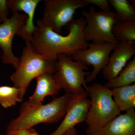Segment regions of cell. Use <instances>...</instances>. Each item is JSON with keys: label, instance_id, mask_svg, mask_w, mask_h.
Segmentation results:
<instances>
[{"label": "cell", "instance_id": "cell-1", "mask_svg": "<svg viewBox=\"0 0 135 135\" xmlns=\"http://www.w3.org/2000/svg\"><path fill=\"white\" fill-rule=\"evenodd\" d=\"M86 24L83 17L73 20L66 26L69 33L64 36L46 26L41 19H38L31 44L37 53L48 59L57 60L60 54L71 56L88 47L83 33Z\"/></svg>", "mask_w": 135, "mask_h": 135}, {"label": "cell", "instance_id": "cell-2", "mask_svg": "<svg viewBox=\"0 0 135 135\" xmlns=\"http://www.w3.org/2000/svg\"><path fill=\"white\" fill-rule=\"evenodd\" d=\"M73 95L66 93L54 98L48 104L34 107H29L23 103L20 109L19 116L9 122L7 133L32 128L39 123L51 124L58 122L65 116Z\"/></svg>", "mask_w": 135, "mask_h": 135}, {"label": "cell", "instance_id": "cell-3", "mask_svg": "<svg viewBox=\"0 0 135 135\" xmlns=\"http://www.w3.org/2000/svg\"><path fill=\"white\" fill-rule=\"evenodd\" d=\"M26 43L18 66L10 77L14 86L20 89L23 98L32 80L44 73L54 74L56 72L57 62V60L48 59L41 55L30 42Z\"/></svg>", "mask_w": 135, "mask_h": 135}, {"label": "cell", "instance_id": "cell-4", "mask_svg": "<svg viewBox=\"0 0 135 135\" xmlns=\"http://www.w3.org/2000/svg\"><path fill=\"white\" fill-rule=\"evenodd\" d=\"M88 92L91 98L86 122V133L101 128L120 114L113 99L111 89L104 85L95 83L88 86Z\"/></svg>", "mask_w": 135, "mask_h": 135}, {"label": "cell", "instance_id": "cell-5", "mask_svg": "<svg viewBox=\"0 0 135 135\" xmlns=\"http://www.w3.org/2000/svg\"><path fill=\"white\" fill-rule=\"evenodd\" d=\"M88 66L80 61L73 60L71 56L60 54L58 56L54 79L67 94L79 95L88 92L85 76L90 73L84 71Z\"/></svg>", "mask_w": 135, "mask_h": 135}, {"label": "cell", "instance_id": "cell-6", "mask_svg": "<svg viewBox=\"0 0 135 135\" xmlns=\"http://www.w3.org/2000/svg\"><path fill=\"white\" fill-rule=\"evenodd\" d=\"M81 14L86 22L83 30L86 41L94 44L117 43L118 41L112 33L113 26L118 22L115 12L97 11L91 7L89 11H83Z\"/></svg>", "mask_w": 135, "mask_h": 135}, {"label": "cell", "instance_id": "cell-7", "mask_svg": "<svg viewBox=\"0 0 135 135\" xmlns=\"http://www.w3.org/2000/svg\"><path fill=\"white\" fill-rule=\"evenodd\" d=\"M88 5L85 0H46L42 22L61 34L62 28L74 19L76 11Z\"/></svg>", "mask_w": 135, "mask_h": 135}, {"label": "cell", "instance_id": "cell-8", "mask_svg": "<svg viewBox=\"0 0 135 135\" xmlns=\"http://www.w3.org/2000/svg\"><path fill=\"white\" fill-rule=\"evenodd\" d=\"M115 45L111 43H92L88 44V48L79 50L71 56L73 60L81 61L88 66L92 65L94 68L92 73L86 78V83L95 79L105 67Z\"/></svg>", "mask_w": 135, "mask_h": 135}, {"label": "cell", "instance_id": "cell-9", "mask_svg": "<svg viewBox=\"0 0 135 135\" xmlns=\"http://www.w3.org/2000/svg\"><path fill=\"white\" fill-rule=\"evenodd\" d=\"M10 18L0 25V47L2 50L1 59L5 64L12 65L15 69L18 66L20 58L14 55L12 42L14 37L24 26L27 17L26 14L12 12Z\"/></svg>", "mask_w": 135, "mask_h": 135}, {"label": "cell", "instance_id": "cell-10", "mask_svg": "<svg viewBox=\"0 0 135 135\" xmlns=\"http://www.w3.org/2000/svg\"><path fill=\"white\" fill-rule=\"evenodd\" d=\"M88 92L73 95L68 106L64 118L60 125L49 135H62L79 123L86 122L90 106Z\"/></svg>", "mask_w": 135, "mask_h": 135}, {"label": "cell", "instance_id": "cell-11", "mask_svg": "<svg viewBox=\"0 0 135 135\" xmlns=\"http://www.w3.org/2000/svg\"><path fill=\"white\" fill-rule=\"evenodd\" d=\"M108 63L102 70L104 78L108 81L115 78L135 54V42L118 41L114 46Z\"/></svg>", "mask_w": 135, "mask_h": 135}, {"label": "cell", "instance_id": "cell-12", "mask_svg": "<svg viewBox=\"0 0 135 135\" xmlns=\"http://www.w3.org/2000/svg\"><path fill=\"white\" fill-rule=\"evenodd\" d=\"M86 135H135L134 109L120 114L103 127Z\"/></svg>", "mask_w": 135, "mask_h": 135}, {"label": "cell", "instance_id": "cell-13", "mask_svg": "<svg viewBox=\"0 0 135 135\" xmlns=\"http://www.w3.org/2000/svg\"><path fill=\"white\" fill-rule=\"evenodd\" d=\"M41 0H10V8L12 12L23 11L27 15L24 26L17 35L21 36L25 41L31 43L33 34L36 29L33 24L35 9Z\"/></svg>", "mask_w": 135, "mask_h": 135}, {"label": "cell", "instance_id": "cell-14", "mask_svg": "<svg viewBox=\"0 0 135 135\" xmlns=\"http://www.w3.org/2000/svg\"><path fill=\"white\" fill-rule=\"evenodd\" d=\"M36 79L37 84L35 91L30 97L29 101L23 103L29 107H34L42 104V102L46 97L56 95L61 89L52 74L44 73Z\"/></svg>", "mask_w": 135, "mask_h": 135}, {"label": "cell", "instance_id": "cell-15", "mask_svg": "<svg viewBox=\"0 0 135 135\" xmlns=\"http://www.w3.org/2000/svg\"><path fill=\"white\" fill-rule=\"evenodd\" d=\"M113 100L120 112L128 111L135 107V84L111 89Z\"/></svg>", "mask_w": 135, "mask_h": 135}, {"label": "cell", "instance_id": "cell-16", "mask_svg": "<svg viewBox=\"0 0 135 135\" xmlns=\"http://www.w3.org/2000/svg\"><path fill=\"white\" fill-rule=\"evenodd\" d=\"M135 82V57L130 60L115 78L104 84L109 89L134 84Z\"/></svg>", "mask_w": 135, "mask_h": 135}, {"label": "cell", "instance_id": "cell-17", "mask_svg": "<svg viewBox=\"0 0 135 135\" xmlns=\"http://www.w3.org/2000/svg\"><path fill=\"white\" fill-rule=\"evenodd\" d=\"M112 33L118 41L135 42V21L117 22L113 26Z\"/></svg>", "mask_w": 135, "mask_h": 135}, {"label": "cell", "instance_id": "cell-18", "mask_svg": "<svg viewBox=\"0 0 135 135\" xmlns=\"http://www.w3.org/2000/svg\"><path fill=\"white\" fill-rule=\"evenodd\" d=\"M113 7L118 22L135 21L134 7L127 0H108Z\"/></svg>", "mask_w": 135, "mask_h": 135}, {"label": "cell", "instance_id": "cell-19", "mask_svg": "<svg viewBox=\"0 0 135 135\" xmlns=\"http://www.w3.org/2000/svg\"><path fill=\"white\" fill-rule=\"evenodd\" d=\"M23 99L18 88L6 86L0 87V104L4 108L14 106Z\"/></svg>", "mask_w": 135, "mask_h": 135}, {"label": "cell", "instance_id": "cell-20", "mask_svg": "<svg viewBox=\"0 0 135 135\" xmlns=\"http://www.w3.org/2000/svg\"><path fill=\"white\" fill-rule=\"evenodd\" d=\"M10 0H0V25L8 19Z\"/></svg>", "mask_w": 135, "mask_h": 135}, {"label": "cell", "instance_id": "cell-21", "mask_svg": "<svg viewBox=\"0 0 135 135\" xmlns=\"http://www.w3.org/2000/svg\"><path fill=\"white\" fill-rule=\"evenodd\" d=\"M89 4H91L97 6L102 11H111L108 0H85Z\"/></svg>", "mask_w": 135, "mask_h": 135}, {"label": "cell", "instance_id": "cell-22", "mask_svg": "<svg viewBox=\"0 0 135 135\" xmlns=\"http://www.w3.org/2000/svg\"><path fill=\"white\" fill-rule=\"evenodd\" d=\"M5 135H40L34 129L29 128L22 130L6 133Z\"/></svg>", "mask_w": 135, "mask_h": 135}, {"label": "cell", "instance_id": "cell-23", "mask_svg": "<svg viewBox=\"0 0 135 135\" xmlns=\"http://www.w3.org/2000/svg\"><path fill=\"white\" fill-rule=\"evenodd\" d=\"M62 135H78V133L75 128L73 127L67 131Z\"/></svg>", "mask_w": 135, "mask_h": 135}]
</instances>
